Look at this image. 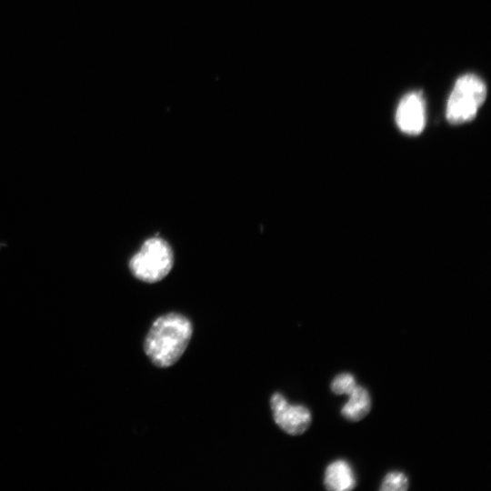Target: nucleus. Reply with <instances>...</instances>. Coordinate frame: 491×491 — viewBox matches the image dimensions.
Listing matches in <instances>:
<instances>
[{"label": "nucleus", "mask_w": 491, "mask_h": 491, "mask_svg": "<svg viewBox=\"0 0 491 491\" xmlns=\"http://www.w3.org/2000/svg\"><path fill=\"white\" fill-rule=\"evenodd\" d=\"M193 334L191 321L183 315L169 313L156 318L144 343L149 360L158 367L175 364L185 353Z\"/></svg>", "instance_id": "obj_1"}, {"label": "nucleus", "mask_w": 491, "mask_h": 491, "mask_svg": "<svg viewBox=\"0 0 491 491\" xmlns=\"http://www.w3.org/2000/svg\"><path fill=\"white\" fill-rule=\"evenodd\" d=\"M173 252L164 239L158 236L148 238L131 258L129 267L139 280L155 283L162 280L173 266Z\"/></svg>", "instance_id": "obj_2"}, {"label": "nucleus", "mask_w": 491, "mask_h": 491, "mask_svg": "<svg viewBox=\"0 0 491 491\" xmlns=\"http://www.w3.org/2000/svg\"><path fill=\"white\" fill-rule=\"evenodd\" d=\"M486 97L484 81L475 75L457 79L446 105V118L454 125L472 120Z\"/></svg>", "instance_id": "obj_3"}, {"label": "nucleus", "mask_w": 491, "mask_h": 491, "mask_svg": "<svg viewBox=\"0 0 491 491\" xmlns=\"http://www.w3.org/2000/svg\"><path fill=\"white\" fill-rule=\"evenodd\" d=\"M270 406L276 424L286 434L298 436L310 426L311 413L301 405H291L280 393L270 398Z\"/></svg>", "instance_id": "obj_4"}, {"label": "nucleus", "mask_w": 491, "mask_h": 491, "mask_svg": "<svg viewBox=\"0 0 491 491\" xmlns=\"http://www.w3.org/2000/svg\"><path fill=\"white\" fill-rule=\"evenodd\" d=\"M396 120L402 132L408 135L420 134L426 124V109L420 93L412 92L400 101L396 114Z\"/></svg>", "instance_id": "obj_5"}, {"label": "nucleus", "mask_w": 491, "mask_h": 491, "mask_svg": "<svg viewBox=\"0 0 491 491\" xmlns=\"http://www.w3.org/2000/svg\"><path fill=\"white\" fill-rule=\"evenodd\" d=\"M324 484L331 491H348L356 486L353 468L346 460L330 463L325 471Z\"/></svg>", "instance_id": "obj_6"}, {"label": "nucleus", "mask_w": 491, "mask_h": 491, "mask_svg": "<svg viewBox=\"0 0 491 491\" xmlns=\"http://www.w3.org/2000/svg\"><path fill=\"white\" fill-rule=\"evenodd\" d=\"M348 396L347 402L341 409L342 416L353 422L363 419L371 409V398L368 391L356 385Z\"/></svg>", "instance_id": "obj_7"}, {"label": "nucleus", "mask_w": 491, "mask_h": 491, "mask_svg": "<svg viewBox=\"0 0 491 491\" xmlns=\"http://www.w3.org/2000/svg\"><path fill=\"white\" fill-rule=\"evenodd\" d=\"M409 482L406 476L399 471L386 474L382 481L380 490L383 491H404L408 488Z\"/></svg>", "instance_id": "obj_8"}, {"label": "nucleus", "mask_w": 491, "mask_h": 491, "mask_svg": "<svg viewBox=\"0 0 491 491\" xmlns=\"http://www.w3.org/2000/svg\"><path fill=\"white\" fill-rule=\"evenodd\" d=\"M356 386V379L349 373L339 374L331 382L332 392L338 396L349 395Z\"/></svg>", "instance_id": "obj_9"}]
</instances>
